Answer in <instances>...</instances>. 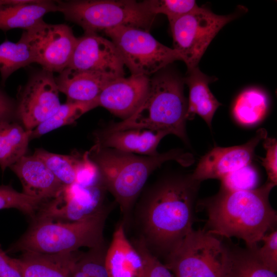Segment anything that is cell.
Here are the masks:
<instances>
[{"label": "cell", "mask_w": 277, "mask_h": 277, "mask_svg": "<svg viewBox=\"0 0 277 277\" xmlns=\"http://www.w3.org/2000/svg\"><path fill=\"white\" fill-rule=\"evenodd\" d=\"M201 183L187 176H171L153 185L142 200L139 219L148 249L168 254L190 231L193 203Z\"/></svg>", "instance_id": "obj_1"}, {"label": "cell", "mask_w": 277, "mask_h": 277, "mask_svg": "<svg viewBox=\"0 0 277 277\" xmlns=\"http://www.w3.org/2000/svg\"><path fill=\"white\" fill-rule=\"evenodd\" d=\"M275 186L266 182L260 187L233 190L221 187L218 193L200 202L208 220L206 231L214 235L242 239L254 249L270 230H274L276 211L269 196Z\"/></svg>", "instance_id": "obj_2"}, {"label": "cell", "mask_w": 277, "mask_h": 277, "mask_svg": "<svg viewBox=\"0 0 277 277\" xmlns=\"http://www.w3.org/2000/svg\"><path fill=\"white\" fill-rule=\"evenodd\" d=\"M88 153L98 169L102 186L113 195L126 219L154 170L169 161H176L184 166L193 162L191 154L180 149L152 156H142L102 147L95 144Z\"/></svg>", "instance_id": "obj_3"}, {"label": "cell", "mask_w": 277, "mask_h": 277, "mask_svg": "<svg viewBox=\"0 0 277 277\" xmlns=\"http://www.w3.org/2000/svg\"><path fill=\"white\" fill-rule=\"evenodd\" d=\"M184 79L172 72L158 73L150 79L147 94L135 112L103 131L111 132L131 129L164 131L187 142L188 102L184 94Z\"/></svg>", "instance_id": "obj_4"}, {"label": "cell", "mask_w": 277, "mask_h": 277, "mask_svg": "<svg viewBox=\"0 0 277 277\" xmlns=\"http://www.w3.org/2000/svg\"><path fill=\"white\" fill-rule=\"evenodd\" d=\"M105 208L73 222L34 219L26 232L8 249V253L34 251L44 253H68L81 247H103Z\"/></svg>", "instance_id": "obj_5"}, {"label": "cell", "mask_w": 277, "mask_h": 277, "mask_svg": "<svg viewBox=\"0 0 277 277\" xmlns=\"http://www.w3.org/2000/svg\"><path fill=\"white\" fill-rule=\"evenodd\" d=\"M57 11L80 26L85 32L97 33L120 26L149 31L155 16L145 3L131 0L56 1Z\"/></svg>", "instance_id": "obj_6"}, {"label": "cell", "mask_w": 277, "mask_h": 277, "mask_svg": "<svg viewBox=\"0 0 277 277\" xmlns=\"http://www.w3.org/2000/svg\"><path fill=\"white\" fill-rule=\"evenodd\" d=\"M228 248L206 230L192 229L167 255L175 277H224Z\"/></svg>", "instance_id": "obj_7"}, {"label": "cell", "mask_w": 277, "mask_h": 277, "mask_svg": "<svg viewBox=\"0 0 277 277\" xmlns=\"http://www.w3.org/2000/svg\"><path fill=\"white\" fill-rule=\"evenodd\" d=\"M104 32L115 45L131 75L149 76L175 61H182L175 50L159 42L145 30L120 26Z\"/></svg>", "instance_id": "obj_8"}, {"label": "cell", "mask_w": 277, "mask_h": 277, "mask_svg": "<svg viewBox=\"0 0 277 277\" xmlns=\"http://www.w3.org/2000/svg\"><path fill=\"white\" fill-rule=\"evenodd\" d=\"M238 15L239 13L218 15L199 6L194 10L169 21L173 48L179 53L187 70L198 66L216 35Z\"/></svg>", "instance_id": "obj_9"}, {"label": "cell", "mask_w": 277, "mask_h": 277, "mask_svg": "<svg viewBox=\"0 0 277 277\" xmlns=\"http://www.w3.org/2000/svg\"><path fill=\"white\" fill-rule=\"evenodd\" d=\"M23 32L35 63L41 65L43 70L60 73L68 67L77 41L70 26L43 21Z\"/></svg>", "instance_id": "obj_10"}, {"label": "cell", "mask_w": 277, "mask_h": 277, "mask_svg": "<svg viewBox=\"0 0 277 277\" xmlns=\"http://www.w3.org/2000/svg\"><path fill=\"white\" fill-rule=\"evenodd\" d=\"M105 190L102 186L85 187L76 183L64 185L54 198L42 205L33 219L63 222L82 220L104 208Z\"/></svg>", "instance_id": "obj_11"}, {"label": "cell", "mask_w": 277, "mask_h": 277, "mask_svg": "<svg viewBox=\"0 0 277 277\" xmlns=\"http://www.w3.org/2000/svg\"><path fill=\"white\" fill-rule=\"evenodd\" d=\"M59 92L53 73L43 69L30 77L15 113L26 130H33L56 112L61 105Z\"/></svg>", "instance_id": "obj_12"}, {"label": "cell", "mask_w": 277, "mask_h": 277, "mask_svg": "<svg viewBox=\"0 0 277 277\" xmlns=\"http://www.w3.org/2000/svg\"><path fill=\"white\" fill-rule=\"evenodd\" d=\"M124 64L113 43L97 33L85 32L77 38L68 67L115 78L124 77Z\"/></svg>", "instance_id": "obj_13"}, {"label": "cell", "mask_w": 277, "mask_h": 277, "mask_svg": "<svg viewBox=\"0 0 277 277\" xmlns=\"http://www.w3.org/2000/svg\"><path fill=\"white\" fill-rule=\"evenodd\" d=\"M267 136L264 128L244 144L228 147H215L200 159L191 176L201 183L211 179H221L227 174L250 164L255 148Z\"/></svg>", "instance_id": "obj_14"}, {"label": "cell", "mask_w": 277, "mask_h": 277, "mask_svg": "<svg viewBox=\"0 0 277 277\" xmlns=\"http://www.w3.org/2000/svg\"><path fill=\"white\" fill-rule=\"evenodd\" d=\"M149 76L131 75L117 78L104 88L97 102L98 106L113 114L126 119L131 115L144 100L150 85Z\"/></svg>", "instance_id": "obj_15"}, {"label": "cell", "mask_w": 277, "mask_h": 277, "mask_svg": "<svg viewBox=\"0 0 277 277\" xmlns=\"http://www.w3.org/2000/svg\"><path fill=\"white\" fill-rule=\"evenodd\" d=\"M21 182L23 193L48 201L54 198L65 185L33 154L24 155L9 167Z\"/></svg>", "instance_id": "obj_16"}, {"label": "cell", "mask_w": 277, "mask_h": 277, "mask_svg": "<svg viewBox=\"0 0 277 277\" xmlns=\"http://www.w3.org/2000/svg\"><path fill=\"white\" fill-rule=\"evenodd\" d=\"M105 265L108 277H143L142 256L127 238L123 224L115 230L106 251Z\"/></svg>", "instance_id": "obj_17"}, {"label": "cell", "mask_w": 277, "mask_h": 277, "mask_svg": "<svg viewBox=\"0 0 277 277\" xmlns=\"http://www.w3.org/2000/svg\"><path fill=\"white\" fill-rule=\"evenodd\" d=\"M116 78L70 67L66 68L55 77L58 89L66 95L67 101L82 103L97 102L106 85Z\"/></svg>", "instance_id": "obj_18"}, {"label": "cell", "mask_w": 277, "mask_h": 277, "mask_svg": "<svg viewBox=\"0 0 277 277\" xmlns=\"http://www.w3.org/2000/svg\"><path fill=\"white\" fill-rule=\"evenodd\" d=\"M169 133L164 131L131 129L96 134V144L125 152L145 156L159 153L157 147L161 140Z\"/></svg>", "instance_id": "obj_19"}, {"label": "cell", "mask_w": 277, "mask_h": 277, "mask_svg": "<svg viewBox=\"0 0 277 277\" xmlns=\"http://www.w3.org/2000/svg\"><path fill=\"white\" fill-rule=\"evenodd\" d=\"M81 253H44L24 251L16 259L22 277H72L74 265Z\"/></svg>", "instance_id": "obj_20"}, {"label": "cell", "mask_w": 277, "mask_h": 277, "mask_svg": "<svg viewBox=\"0 0 277 277\" xmlns=\"http://www.w3.org/2000/svg\"><path fill=\"white\" fill-rule=\"evenodd\" d=\"M55 11H57L56 1H0V29L27 30L43 22L46 14Z\"/></svg>", "instance_id": "obj_21"}, {"label": "cell", "mask_w": 277, "mask_h": 277, "mask_svg": "<svg viewBox=\"0 0 277 277\" xmlns=\"http://www.w3.org/2000/svg\"><path fill=\"white\" fill-rule=\"evenodd\" d=\"M214 81L213 77L203 73L198 66L187 70L184 79L189 90L186 113L187 120L195 114L200 116L211 127L213 115L221 104L211 92L209 84Z\"/></svg>", "instance_id": "obj_22"}, {"label": "cell", "mask_w": 277, "mask_h": 277, "mask_svg": "<svg viewBox=\"0 0 277 277\" xmlns=\"http://www.w3.org/2000/svg\"><path fill=\"white\" fill-rule=\"evenodd\" d=\"M32 130H25L12 118L0 121V167H7L25 155Z\"/></svg>", "instance_id": "obj_23"}, {"label": "cell", "mask_w": 277, "mask_h": 277, "mask_svg": "<svg viewBox=\"0 0 277 277\" xmlns=\"http://www.w3.org/2000/svg\"><path fill=\"white\" fill-rule=\"evenodd\" d=\"M224 277L277 276L257 259L252 249L228 248Z\"/></svg>", "instance_id": "obj_24"}, {"label": "cell", "mask_w": 277, "mask_h": 277, "mask_svg": "<svg viewBox=\"0 0 277 277\" xmlns=\"http://www.w3.org/2000/svg\"><path fill=\"white\" fill-rule=\"evenodd\" d=\"M35 63L31 48L23 32L16 43L6 39L0 44V73L1 83L17 70Z\"/></svg>", "instance_id": "obj_25"}, {"label": "cell", "mask_w": 277, "mask_h": 277, "mask_svg": "<svg viewBox=\"0 0 277 277\" xmlns=\"http://www.w3.org/2000/svg\"><path fill=\"white\" fill-rule=\"evenodd\" d=\"M268 99L261 90L252 88L241 92L237 97L232 112L235 119L245 125L255 124L266 114Z\"/></svg>", "instance_id": "obj_26"}, {"label": "cell", "mask_w": 277, "mask_h": 277, "mask_svg": "<svg viewBox=\"0 0 277 277\" xmlns=\"http://www.w3.org/2000/svg\"><path fill=\"white\" fill-rule=\"evenodd\" d=\"M97 106V102L67 101L66 103L61 105L51 117L32 130L31 138L40 137L62 126L72 124L83 114Z\"/></svg>", "instance_id": "obj_27"}, {"label": "cell", "mask_w": 277, "mask_h": 277, "mask_svg": "<svg viewBox=\"0 0 277 277\" xmlns=\"http://www.w3.org/2000/svg\"><path fill=\"white\" fill-rule=\"evenodd\" d=\"M34 155L39 159L54 176L64 185L75 183L77 164L81 155H62L36 149Z\"/></svg>", "instance_id": "obj_28"}, {"label": "cell", "mask_w": 277, "mask_h": 277, "mask_svg": "<svg viewBox=\"0 0 277 277\" xmlns=\"http://www.w3.org/2000/svg\"><path fill=\"white\" fill-rule=\"evenodd\" d=\"M47 201L19 192L10 185L0 186V210L15 208L32 220Z\"/></svg>", "instance_id": "obj_29"}, {"label": "cell", "mask_w": 277, "mask_h": 277, "mask_svg": "<svg viewBox=\"0 0 277 277\" xmlns=\"http://www.w3.org/2000/svg\"><path fill=\"white\" fill-rule=\"evenodd\" d=\"M105 253L102 247L82 254L74 265L72 277H108L105 265Z\"/></svg>", "instance_id": "obj_30"}, {"label": "cell", "mask_w": 277, "mask_h": 277, "mask_svg": "<svg viewBox=\"0 0 277 277\" xmlns=\"http://www.w3.org/2000/svg\"><path fill=\"white\" fill-rule=\"evenodd\" d=\"M144 2L152 14L155 16L164 14L169 21L189 13L199 7L193 0H146Z\"/></svg>", "instance_id": "obj_31"}, {"label": "cell", "mask_w": 277, "mask_h": 277, "mask_svg": "<svg viewBox=\"0 0 277 277\" xmlns=\"http://www.w3.org/2000/svg\"><path fill=\"white\" fill-rule=\"evenodd\" d=\"M222 187L233 190L256 188L259 182L256 170L250 164L232 172L220 179Z\"/></svg>", "instance_id": "obj_32"}, {"label": "cell", "mask_w": 277, "mask_h": 277, "mask_svg": "<svg viewBox=\"0 0 277 277\" xmlns=\"http://www.w3.org/2000/svg\"><path fill=\"white\" fill-rule=\"evenodd\" d=\"M141 254L144 263L143 277H175L165 265L148 249L144 242L139 240L135 247Z\"/></svg>", "instance_id": "obj_33"}, {"label": "cell", "mask_w": 277, "mask_h": 277, "mask_svg": "<svg viewBox=\"0 0 277 277\" xmlns=\"http://www.w3.org/2000/svg\"><path fill=\"white\" fill-rule=\"evenodd\" d=\"M75 183L85 187L102 186L98 169L90 159L88 151L80 156L76 169Z\"/></svg>", "instance_id": "obj_34"}, {"label": "cell", "mask_w": 277, "mask_h": 277, "mask_svg": "<svg viewBox=\"0 0 277 277\" xmlns=\"http://www.w3.org/2000/svg\"><path fill=\"white\" fill-rule=\"evenodd\" d=\"M263 245L252 249L257 259L274 272L277 270V231L272 230L262 238Z\"/></svg>", "instance_id": "obj_35"}, {"label": "cell", "mask_w": 277, "mask_h": 277, "mask_svg": "<svg viewBox=\"0 0 277 277\" xmlns=\"http://www.w3.org/2000/svg\"><path fill=\"white\" fill-rule=\"evenodd\" d=\"M263 146L266 150V156L261 158V164L267 174L266 182L276 185L277 183V142L274 138L267 136L263 140Z\"/></svg>", "instance_id": "obj_36"}, {"label": "cell", "mask_w": 277, "mask_h": 277, "mask_svg": "<svg viewBox=\"0 0 277 277\" xmlns=\"http://www.w3.org/2000/svg\"><path fill=\"white\" fill-rule=\"evenodd\" d=\"M0 277H22L16 259L9 257L1 248Z\"/></svg>", "instance_id": "obj_37"}, {"label": "cell", "mask_w": 277, "mask_h": 277, "mask_svg": "<svg viewBox=\"0 0 277 277\" xmlns=\"http://www.w3.org/2000/svg\"><path fill=\"white\" fill-rule=\"evenodd\" d=\"M15 109L13 101L0 88V121L13 118Z\"/></svg>", "instance_id": "obj_38"}]
</instances>
